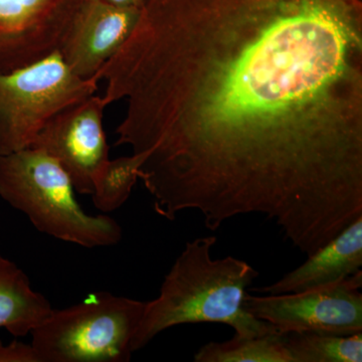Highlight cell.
<instances>
[{"label":"cell","mask_w":362,"mask_h":362,"mask_svg":"<svg viewBox=\"0 0 362 362\" xmlns=\"http://www.w3.org/2000/svg\"><path fill=\"white\" fill-rule=\"evenodd\" d=\"M159 216L314 254L362 216V0H148L94 76Z\"/></svg>","instance_id":"1"},{"label":"cell","mask_w":362,"mask_h":362,"mask_svg":"<svg viewBox=\"0 0 362 362\" xmlns=\"http://www.w3.org/2000/svg\"><path fill=\"white\" fill-rule=\"evenodd\" d=\"M214 235L188 242L164 278L156 299L146 302L132 343L138 351L162 331L182 324L223 323L235 334L256 337L278 331L244 308L247 289L259 272L246 261L211 258Z\"/></svg>","instance_id":"2"},{"label":"cell","mask_w":362,"mask_h":362,"mask_svg":"<svg viewBox=\"0 0 362 362\" xmlns=\"http://www.w3.org/2000/svg\"><path fill=\"white\" fill-rule=\"evenodd\" d=\"M0 197L54 239L88 249L122 240V228L114 218L83 211L65 169L42 150L30 147L0 156Z\"/></svg>","instance_id":"3"},{"label":"cell","mask_w":362,"mask_h":362,"mask_svg":"<svg viewBox=\"0 0 362 362\" xmlns=\"http://www.w3.org/2000/svg\"><path fill=\"white\" fill-rule=\"evenodd\" d=\"M146 302L109 292L88 295L32 331L40 362H128Z\"/></svg>","instance_id":"4"},{"label":"cell","mask_w":362,"mask_h":362,"mask_svg":"<svg viewBox=\"0 0 362 362\" xmlns=\"http://www.w3.org/2000/svg\"><path fill=\"white\" fill-rule=\"evenodd\" d=\"M98 83L75 75L59 51L0 74V156L32 147L52 116L93 96Z\"/></svg>","instance_id":"5"},{"label":"cell","mask_w":362,"mask_h":362,"mask_svg":"<svg viewBox=\"0 0 362 362\" xmlns=\"http://www.w3.org/2000/svg\"><path fill=\"white\" fill-rule=\"evenodd\" d=\"M362 272L339 282L300 293L252 296L244 308L281 333H362Z\"/></svg>","instance_id":"6"},{"label":"cell","mask_w":362,"mask_h":362,"mask_svg":"<svg viewBox=\"0 0 362 362\" xmlns=\"http://www.w3.org/2000/svg\"><path fill=\"white\" fill-rule=\"evenodd\" d=\"M104 97L90 96L52 116L33 143L61 164L76 192L92 194L94 182L109 160L103 128Z\"/></svg>","instance_id":"7"},{"label":"cell","mask_w":362,"mask_h":362,"mask_svg":"<svg viewBox=\"0 0 362 362\" xmlns=\"http://www.w3.org/2000/svg\"><path fill=\"white\" fill-rule=\"evenodd\" d=\"M86 0H0V74L59 51Z\"/></svg>","instance_id":"8"},{"label":"cell","mask_w":362,"mask_h":362,"mask_svg":"<svg viewBox=\"0 0 362 362\" xmlns=\"http://www.w3.org/2000/svg\"><path fill=\"white\" fill-rule=\"evenodd\" d=\"M141 9L86 0L59 47L66 66L82 78L94 77L129 37Z\"/></svg>","instance_id":"9"},{"label":"cell","mask_w":362,"mask_h":362,"mask_svg":"<svg viewBox=\"0 0 362 362\" xmlns=\"http://www.w3.org/2000/svg\"><path fill=\"white\" fill-rule=\"evenodd\" d=\"M362 266V216L297 269L274 284L255 291L266 295L300 293L339 282Z\"/></svg>","instance_id":"10"},{"label":"cell","mask_w":362,"mask_h":362,"mask_svg":"<svg viewBox=\"0 0 362 362\" xmlns=\"http://www.w3.org/2000/svg\"><path fill=\"white\" fill-rule=\"evenodd\" d=\"M49 300L35 291L20 267L0 254V328L23 337L51 315Z\"/></svg>","instance_id":"11"},{"label":"cell","mask_w":362,"mask_h":362,"mask_svg":"<svg viewBox=\"0 0 362 362\" xmlns=\"http://www.w3.org/2000/svg\"><path fill=\"white\" fill-rule=\"evenodd\" d=\"M195 362H293L286 345L285 333L256 337L235 334L223 342H209L194 356Z\"/></svg>","instance_id":"12"},{"label":"cell","mask_w":362,"mask_h":362,"mask_svg":"<svg viewBox=\"0 0 362 362\" xmlns=\"http://www.w3.org/2000/svg\"><path fill=\"white\" fill-rule=\"evenodd\" d=\"M285 339L293 362L362 361V333L290 332L285 333Z\"/></svg>","instance_id":"13"},{"label":"cell","mask_w":362,"mask_h":362,"mask_svg":"<svg viewBox=\"0 0 362 362\" xmlns=\"http://www.w3.org/2000/svg\"><path fill=\"white\" fill-rule=\"evenodd\" d=\"M144 156L132 153L130 156L109 159L94 182L93 202L102 213L115 211L129 199L133 187L139 180L140 166Z\"/></svg>","instance_id":"14"},{"label":"cell","mask_w":362,"mask_h":362,"mask_svg":"<svg viewBox=\"0 0 362 362\" xmlns=\"http://www.w3.org/2000/svg\"><path fill=\"white\" fill-rule=\"evenodd\" d=\"M0 362H40L32 344L13 341L4 344L0 340Z\"/></svg>","instance_id":"15"},{"label":"cell","mask_w":362,"mask_h":362,"mask_svg":"<svg viewBox=\"0 0 362 362\" xmlns=\"http://www.w3.org/2000/svg\"><path fill=\"white\" fill-rule=\"evenodd\" d=\"M117 6L132 7V8L142 9L148 0H102Z\"/></svg>","instance_id":"16"}]
</instances>
